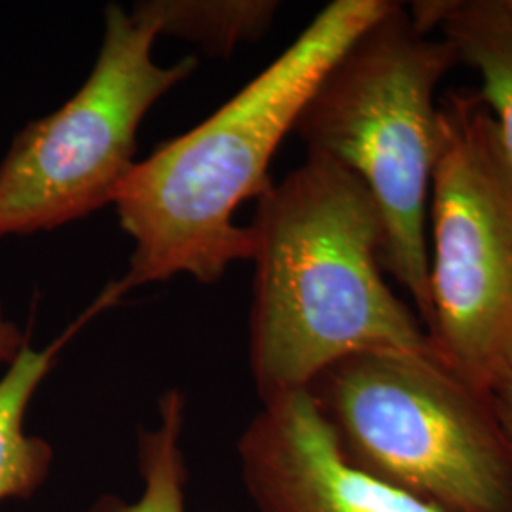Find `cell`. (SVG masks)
<instances>
[{
	"mask_svg": "<svg viewBox=\"0 0 512 512\" xmlns=\"http://www.w3.org/2000/svg\"><path fill=\"white\" fill-rule=\"evenodd\" d=\"M391 2H330L228 103L131 167L114 200L133 239L120 291L175 275L217 283L232 262L251 260V230L234 222L239 205L274 184L275 152L319 82Z\"/></svg>",
	"mask_w": 512,
	"mask_h": 512,
	"instance_id": "2",
	"label": "cell"
},
{
	"mask_svg": "<svg viewBox=\"0 0 512 512\" xmlns=\"http://www.w3.org/2000/svg\"><path fill=\"white\" fill-rule=\"evenodd\" d=\"M425 31H439L480 76V95L494 114L512 165V21L501 0H421L408 4Z\"/></svg>",
	"mask_w": 512,
	"mask_h": 512,
	"instance_id": "8",
	"label": "cell"
},
{
	"mask_svg": "<svg viewBox=\"0 0 512 512\" xmlns=\"http://www.w3.org/2000/svg\"><path fill=\"white\" fill-rule=\"evenodd\" d=\"M184 408L179 389H169L158 401V421L139 431L137 467L141 494L128 501L120 495L103 494L90 512H188V467L183 450Z\"/></svg>",
	"mask_w": 512,
	"mask_h": 512,
	"instance_id": "10",
	"label": "cell"
},
{
	"mask_svg": "<svg viewBox=\"0 0 512 512\" xmlns=\"http://www.w3.org/2000/svg\"><path fill=\"white\" fill-rule=\"evenodd\" d=\"M344 458L448 512H512V440L494 397L435 355L357 353L310 387Z\"/></svg>",
	"mask_w": 512,
	"mask_h": 512,
	"instance_id": "4",
	"label": "cell"
},
{
	"mask_svg": "<svg viewBox=\"0 0 512 512\" xmlns=\"http://www.w3.org/2000/svg\"><path fill=\"white\" fill-rule=\"evenodd\" d=\"M158 23L160 37L184 38L207 54H232L239 44L262 37L274 21V0H145L137 2Z\"/></svg>",
	"mask_w": 512,
	"mask_h": 512,
	"instance_id": "11",
	"label": "cell"
},
{
	"mask_svg": "<svg viewBox=\"0 0 512 512\" xmlns=\"http://www.w3.org/2000/svg\"><path fill=\"white\" fill-rule=\"evenodd\" d=\"M492 397H494L497 414L512 440V368L505 374V378L492 389Z\"/></svg>",
	"mask_w": 512,
	"mask_h": 512,
	"instance_id": "13",
	"label": "cell"
},
{
	"mask_svg": "<svg viewBox=\"0 0 512 512\" xmlns=\"http://www.w3.org/2000/svg\"><path fill=\"white\" fill-rule=\"evenodd\" d=\"M458 54L391 2L323 76L294 131L365 184L384 226V270L429 319L427 211L439 147L437 90Z\"/></svg>",
	"mask_w": 512,
	"mask_h": 512,
	"instance_id": "3",
	"label": "cell"
},
{
	"mask_svg": "<svg viewBox=\"0 0 512 512\" xmlns=\"http://www.w3.org/2000/svg\"><path fill=\"white\" fill-rule=\"evenodd\" d=\"M158 23L133 4H109L92 73L59 109L14 137L0 164V238L54 230L114 203L152 105L196 71L184 57L152 59Z\"/></svg>",
	"mask_w": 512,
	"mask_h": 512,
	"instance_id": "6",
	"label": "cell"
},
{
	"mask_svg": "<svg viewBox=\"0 0 512 512\" xmlns=\"http://www.w3.org/2000/svg\"><path fill=\"white\" fill-rule=\"evenodd\" d=\"M249 365L262 404L306 391L357 353L435 355L384 277V226L365 184L310 154L256 200Z\"/></svg>",
	"mask_w": 512,
	"mask_h": 512,
	"instance_id": "1",
	"label": "cell"
},
{
	"mask_svg": "<svg viewBox=\"0 0 512 512\" xmlns=\"http://www.w3.org/2000/svg\"><path fill=\"white\" fill-rule=\"evenodd\" d=\"M27 344L25 332L4 315L0 306V365H10Z\"/></svg>",
	"mask_w": 512,
	"mask_h": 512,
	"instance_id": "12",
	"label": "cell"
},
{
	"mask_svg": "<svg viewBox=\"0 0 512 512\" xmlns=\"http://www.w3.org/2000/svg\"><path fill=\"white\" fill-rule=\"evenodd\" d=\"M427 251L431 346L492 393L512 368V165L475 90L439 99Z\"/></svg>",
	"mask_w": 512,
	"mask_h": 512,
	"instance_id": "5",
	"label": "cell"
},
{
	"mask_svg": "<svg viewBox=\"0 0 512 512\" xmlns=\"http://www.w3.org/2000/svg\"><path fill=\"white\" fill-rule=\"evenodd\" d=\"M236 450L255 512H448L353 467L308 391L262 404Z\"/></svg>",
	"mask_w": 512,
	"mask_h": 512,
	"instance_id": "7",
	"label": "cell"
},
{
	"mask_svg": "<svg viewBox=\"0 0 512 512\" xmlns=\"http://www.w3.org/2000/svg\"><path fill=\"white\" fill-rule=\"evenodd\" d=\"M73 332L69 330L46 348L27 344L0 376V503L33 497L52 473L54 448L48 440L29 433L25 420L38 387L52 372Z\"/></svg>",
	"mask_w": 512,
	"mask_h": 512,
	"instance_id": "9",
	"label": "cell"
},
{
	"mask_svg": "<svg viewBox=\"0 0 512 512\" xmlns=\"http://www.w3.org/2000/svg\"><path fill=\"white\" fill-rule=\"evenodd\" d=\"M501 6H503V10H505V14L509 16V19L512 21V0H501Z\"/></svg>",
	"mask_w": 512,
	"mask_h": 512,
	"instance_id": "14",
	"label": "cell"
}]
</instances>
